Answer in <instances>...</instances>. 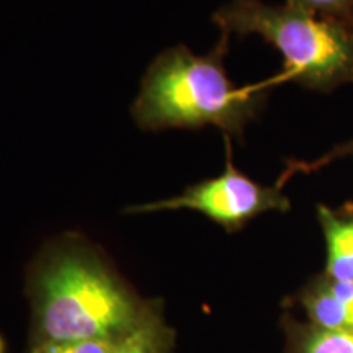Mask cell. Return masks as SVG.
Here are the masks:
<instances>
[{"label":"cell","instance_id":"6da1fadb","mask_svg":"<svg viewBox=\"0 0 353 353\" xmlns=\"http://www.w3.org/2000/svg\"><path fill=\"white\" fill-rule=\"evenodd\" d=\"M34 345L118 337L159 306L139 298L97 247L77 236L52 242L28 272Z\"/></svg>","mask_w":353,"mask_h":353},{"label":"cell","instance_id":"7a4b0ae2","mask_svg":"<svg viewBox=\"0 0 353 353\" xmlns=\"http://www.w3.org/2000/svg\"><path fill=\"white\" fill-rule=\"evenodd\" d=\"M228 39L229 34L223 33L205 56L175 46L156 57L132 105L138 126L151 131L214 126L226 138L241 139L263 108L267 88L237 87L228 77Z\"/></svg>","mask_w":353,"mask_h":353},{"label":"cell","instance_id":"3957f363","mask_svg":"<svg viewBox=\"0 0 353 353\" xmlns=\"http://www.w3.org/2000/svg\"><path fill=\"white\" fill-rule=\"evenodd\" d=\"M224 34H257L283 56L276 77L327 92L353 82V28L290 6L262 0H231L214 13Z\"/></svg>","mask_w":353,"mask_h":353},{"label":"cell","instance_id":"277c9868","mask_svg":"<svg viewBox=\"0 0 353 353\" xmlns=\"http://www.w3.org/2000/svg\"><path fill=\"white\" fill-rule=\"evenodd\" d=\"M288 196L280 185L265 187L234 167L231 138H226V169L218 176L185 188L182 195L128 208V213H154L169 210H193L214 221L228 232H237L249 221L267 211H288Z\"/></svg>","mask_w":353,"mask_h":353},{"label":"cell","instance_id":"5b68a950","mask_svg":"<svg viewBox=\"0 0 353 353\" xmlns=\"http://www.w3.org/2000/svg\"><path fill=\"white\" fill-rule=\"evenodd\" d=\"M298 303L311 324L353 332V281H339L325 273L299 291Z\"/></svg>","mask_w":353,"mask_h":353},{"label":"cell","instance_id":"8992f818","mask_svg":"<svg viewBox=\"0 0 353 353\" xmlns=\"http://www.w3.org/2000/svg\"><path fill=\"white\" fill-rule=\"evenodd\" d=\"M327 250L325 275L332 280L353 281V203L341 208L317 206Z\"/></svg>","mask_w":353,"mask_h":353},{"label":"cell","instance_id":"52a82bcc","mask_svg":"<svg viewBox=\"0 0 353 353\" xmlns=\"http://www.w3.org/2000/svg\"><path fill=\"white\" fill-rule=\"evenodd\" d=\"M286 332L290 353H353V332L294 321H290Z\"/></svg>","mask_w":353,"mask_h":353},{"label":"cell","instance_id":"ba28073f","mask_svg":"<svg viewBox=\"0 0 353 353\" xmlns=\"http://www.w3.org/2000/svg\"><path fill=\"white\" fill-rule=\"evenodd\" d=\"M118 353H174V332L164 322L161 303L148 319L126 335Z\"/></svg>","mask_w":353,"mask_h":353},{"label":"cell","instance_id":"9c48e42d","mask_svg":"<svg viewBox=\"0 0 353 353\" xmlns=\"http://www.w3.org/2000/svg\"><path fill=\"white\" fill-rule=\"evenodd\" d=\"M286 3L353 28V0H286Z\"/></svg>","mask_w":353,"mask_h":353},{"label":"cell","instance_id":"30bf717a","mask_svg":"<svg viewBox=\"0 0 353 353\" xmlns=\"http://www.w3.org/2000/svg\"><path fill=\"white\" fill-rule=\"evenodd\" d=\"M343 157H353V139L348 141V143L337 145V148H334L332 151L325 152L324 156L316 159V161L312 162H290L288 167H286L285 175H281L278 185L281 187V185H283L291 175L298 174V172H314L317 169H322V167L332 164V162L337 161V159H343Z\"/></svg>","mask_w":353,"mask_h":353},{"label":"cell","instance_id":"8fae6325","mask_svg":"<svg viewBox=\"0 0 353 353\" xmlns=\"http://www.w3.org/2000/svg\"><path fill=\"white\" fill-rule=\"evenodd\" d=\"M32 353H41V352H39V350H34V348H33V350H32Z\"/></svg>","mask_w":353,"mask_h":353}]
</instances>
